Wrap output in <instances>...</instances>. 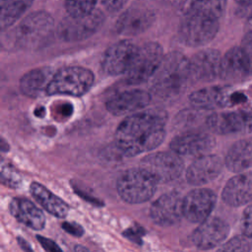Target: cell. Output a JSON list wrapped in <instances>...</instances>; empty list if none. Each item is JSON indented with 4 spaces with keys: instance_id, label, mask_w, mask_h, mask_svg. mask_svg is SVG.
Wrapping results in <instances>:
<instances>
[{
    "instance_id": "1",
    "label": "cell",
    "mask_w": 252,
    "mask_h": 252,
    "mask_svg": "<svg viewBox=\"0 0 252 252\" xmlns=\"http://www.w3.org/2000/svg\"><path fill=\"white\" fill-rule=\"evenodd\" d=\"M167 120V112L159 107L146 108L131 114L116 128L115 144L128 157L150 152L162 143Z\"/></svg>"
},
{
    "instance_id": "2",
    "label": "cell",
    "mask_w": 252,
    "mask_h": 252,
    "mask_svg": "<svg viewBox=\"0 0 252 252\" xmlns=\"http://www.w3.org/2000/svg\"><path fill=\"white\" fill-rule=\"evenodd\" d=\"M190 79L189 58L178 51L164 54L152 78V92L159 99H173L183 94Z\"/></svg>"
},
{
    "instance_id": "3",
    "label": "cell",
    "mask_w": 252,
    "mask_h": 252,
    "mask_svg": "<svg viewBox=\"0 0 252 252\" xmlns=\"http://www.w3.org/2000/svg\"><path fill=\"white\" fill-rule=\"evenodd\" d=\"M54 31V21L45 11L27 15L7 32V45L16 49L34 50L41 47Z\"/></svg>"
},
{
    "instance_id": "4",
    "label": "cell",
    "mask_w": 252,
    "mask_h": 252,
    "mask_svg": "<svg viewBox=\"0 0 252 252\" xmlns=\"http://www.w3.org/2000/svg\"><path fill=\"white\" fill-rule=\"evenodd\" d=\"M94 83V73L82 66L63 67L54 72L47 88L48 95L82 96Z\"/></svg>"
},
{
    "instance_id": "5",
    "label": "cell",
    "mask_w": 252,
    "mask_h": 252,
    "mask_svg": "<svg viewBox=\"0 0 252 252\" xmlns=\"http://www.w3.org/2000/svg\"><path fill=\"white\" fill-rule=\"evenodd\" d=\"M219 27L218 19L201 14L186 13L178 27V37L187 46H202L215 38Z\"/></svg>"
},
{
    "instance_id": "6",
    "label": "cell",
    "mask_w": 252,
    "mask_h": 252,
    "mask_svg": "<svg viewBox=\"0 0 252 252\" xmlns=\"http://www.w3.org/2000/svg\"><path fill=\"white\" fill-rule=\"evenodd\" d=\"M157 181L141 167L126 170L117 180V192L121 199L130 204L149 201L157 189Z\"/></svg>"
},
{
    "instance_id": "7",
    "label": "cell",
    "mask_w": 252,
    "mask_h": 252,
    "mask_svg": "<svg viewBox=\"0 0 252 252\" xmlns=\"http://www.w3.org/2000/svg\"><path fill=\"white\" fill-rule=\"evenodd\" d=\"M164 57L163 48L158 42L150 41L139 46L136 55L124 74L131 85H140L152 80Z\"/></svg>"
},
{
    "instance_id": "8",
    "label": "cell",
    "mask_w": 252,
    "mask_h": 252,
    "mask_svg": "<svg viewBox=\"0 0 252 252\" xmlns=\"http://www.w3.org/2000/svg\"><path fill=\"white\" fill-rule=\"evenodd\" d=\"M140 167L158 183H164L175 180L181 175L184 162L180 156L173 152H158L145 156L140 161Z\"/></svg>"
},
{
    "instance_id": "9",
    "label": "cell",
    "mask_w": 252,
    "mask_h": 252,
    "mask_svg": "<svg viewBox=\"0 0 252 252\" xmlns=\"http://www.w3.org/2000/svg\"><path fill=\"white\" fill-rule=\"evenodd\" d=\"M104 14L100 10H94L92 14L74 18L65 17L57 26V35L65 42L84 40L96 32L104 22Z\"/></svg>"
},
{
    "instance_id": "10",
    "label": "cell",
    "mask_w": 252,
    "mask_h": 252,
    "mask_svg": "<svg viewBox=\"0 0 252 252\" xmlns=\"http://www.w3.org/2000/svg\"><path fill=\"white\" fill-rule=\"evenodd\" d=\"M206 126L219 135L251 133L252 107L212 113L207 116Z\"/></svg>"
},
{
    "instance_id": "11",
    "label": "cell",
    "mask_w": 252,
    "mask_h": 252,
    "mask_svg": "<svg viewBox=\"0 0 252 252\" xmlns=\"http://www.w3.org/2000/svg\"><path fill=\"white\" fill-rule=\"evenodd\" d=\"M216 145L215 138L204 131L191 130L175 136L169 143L171 152L180 157H201L207 155Z\"/></svg>"
},
{
    "instance_id": "12",
    "label": "cell",
    "mask_w": 252,
    "mask_h": 252,
    "mask_svg": "<svg viewBox=\"0 0 252 252\" xmlns=\"http://www.w3.org/2000/svg\"><path fill=\"white\" fill-rule=\"evenodd\" d=\"M242 100L244 98H241V94H233L228 86L205 87L189 95V101L192 106L205 111L232 105Z\"/></svg>"
},
{
    "instance_id": "13",
    "label": "cell",
    "mask_w": 252,
    "mask_h": 252,
    "mask_svg": "<svg viewBox=\"0 0 252 252\" xmlns=\"http://www.w3.org/2000/svg\"><path fill=\"white\" fill-rule=\"evenodd\" d=\"M139 46L132 40L123 39L107 48L101 61L102 71L109 76L124 75L130 67Z\"/></svg>"
},
{
    "instance_id": "14",
    "label": "cell",
    "mask_w": 252,
    "mask_h": 252,
    "mask_svg": "<svg viewBox=\"0 0 252 252\" xmlns=\"http://www.w3.org/2000/svg\"><path fill=\"white\" fill-rule=\"evenodd\" d=\"M152 100V94L142 89L123 91L111 96L105 103L108 112L115 116L131 115L144 110Z\"/></svg>"
},
{
    "instance_id": "15",
    "label": "cell",
    "mask_w": 252,
    "mask_h": 252,
    "mask_svg": "<svg viewBox=\"0 0 252 252\" xmlns=\"http://www.w3.org/2000/svg\"><path fill=\"white\" fill-rule=\"evenodd\" d=\"M221 55L217 49H203L189 58L191 82H212L220 78Z\"/></svg>"
},
{
    "instance_id": "16",
    "label": "cell",
    "mask_w": 252,
    "mask_h": 252,
    "mask_svg": "<svg viewBox=\"0 0 252 252\" xmlns=\"http://www.w3.org/2000/svg\"><path fill=\"white\" fill-rule=\"evenodd\" d=\"M155 20L156 14L151 8L133 5L119 16L115 24V30L122 35H138L146 32Z\"/></svg>"
},
{
    "instance_id": "17",
    "label": "cell",
    "mask_w": 252,
    "mask_h": 252,
    "mask_svg": "<svg viewBox=\"0 0 252 252\" xmlns=\"http://www.w3.org/2000/svg\"><path fill=\"white\" fill-rule=\"evenodd\" d=\"M183 198L179 192L171 191L157 199L150 209L154 222L161 226L176 223L183 216Z\"/></svg>"
},
{
    "instance_id": "18",
    "label": "cell",
    "mask_w": 252,
    "mask_h": 252,
    "mask_svg": "<svg viewBox=\"0 0 252 252\" xmlns=\"http://www.w3.org/2000/svg\"><path fill=\"white\" fill-rule=\"evenodd\" d=\"M217 201L210 189H194L183 198V216L191 222L201 223L210 218Z\"/></svg>"
},
{
    "instance_id": "19",
    "label": "cell",
    "mask_w": 252,
    "mask_h": 252,
    "mask_svg": "<svg viewBox=\"0 0 252 252\" xmlns=\"http://www.w3.org/2000/svg\"><path fill=\"white\" fill-rule=\"evenodd\" d=\"M229 225L220 218H208L193 231L191 239L201 250H210L220 245L228 235Z\"/></svg>"
},
{
    "instance_id": "20",
    "label": "cell",
    "mask_w": 252,
    "mask_h": 252,
    "mask_svg": "<svg viewBox=\"0 0 252 252\" xmlns=\"http://www.w3.org/2000/svg\"><path fill=\"white\" fill-rule=\"evenodd\" d=\"M223 162L216 155H205L197 158L186 170L188 183L194 186L204 185L216 179L221 172Z\"/></svg>"
},
{
    "instance_id": "21",
    "label": "cell",
    "mask_w": 252,
    "mask_h": 252,
    "mask_svg": "<svg viewBox=\"0 0 252 252\" xmlns=\"http://www.w3.org/2000/svg\"><path fill=\"white\" fill-rule=\"evenodd\" d=\"M252 74L249 60L241 46L228 49L221 57L220 78L223 81H239Z\"/></svg>"
},
{
    "instance_id": "22",
    "label": "cell",
    "mask_w": 252,
    "mask_h": 252,
    "mask_svg": "<svg viewBox=\"0 0 252 252\" xmlns=\"http://www.w3.org/2000/svg\"><path fill=\"white\" fill-rule=\"evenodd\" d=\"M221 198L231 207H239L252 201V172H243L231 177L224 185Z\"/></svg>"
},
{
    "instance_id": "23",
    "label": "cell",
    "mask_w": 252,
    "mask_h": 252,
    "mask_svg": "<svg viewBox=\"0 0 252 252\" xmlns=\"http://www.w3.org/2000/svg\"><path fill=\"white\" fill-rule=\"evenodd\" d=\"M53 72L48 67L34 68L24 74L20 80L21 93L31 98L47 94V88L52 79Z\"/></svg>"
},
{
    "instance_id": "24",
    "label": "cell",
    "mask_w": 252,
    "mask_h": 252,
    "mask_svg": "<svg viewBox=\"0 0 252 252\" xmlns=\"http://www.w3.org/2000/svg\"><path fill=\"white\" fill-rule=\"evenodd\" d=\"M12 216L20 222L34 230L45 226V216L32 201L25 198H14L10 203Z\"/></svg>"
},
{
    "instance_id": "25",
    "label": "cell",
    "mask_w": 252,
    "mask_h": 252,
    "mask_svg": "<svg viewBox=\"0 0 252 252\" xmlns=\"http://www.w3.org/2000/svg\"><path fill=\"white\" fill-rule=\"evenodd\" d=\"M225 166L232 172H242L252 166V140L243 139L235 142L224 158Z\"/></svg>"
},
{
    "instance_id": "26",
    "label": "cell",
    "mask_w": 252,
    "mask_h": 252,
    "mask_svg": "<svg viewBox=\"0 0 252 252\" xmlns=\"http://www.w3.org/2000/svg\"><path fill=\"white\" fill-rule=\"evenodd\" d=\"M30 192L50 215L60 219H63L68 215L70 210L68 204L43 185L37 182H32L30 186Z\"/></svg>"
},
{
    "instance_id": "27",
    "label": "cell",
    "mask_w": 252,
    "mask_h": 252,
    "mask_svg": "<svg viewBox=\"0 0 252 252\" xmlns=\"http://www.w3.org/2000/svg\"><path fill=\"white\" fill-rule=\"evenodd\" d=\"M32 3L33 0H1V30H9L24 16Z\"/></svg>"
},
{
    "instance_id": "28",
    "label": "cell",
    "mask_w": 252,
    "mask_h": 252,
    "mask_svg": "<svg viewBox=\"0 0 252 252\" xmlns=\"http://www.w3.org/2000/svg\"><path fill=\"white\" fill-rule=\"evenodd\" d=\"M227 0H184L182 10L184 14L195 13L220 20L223 15Z\"/></svg>"
},
{
    "instance_id": "29",
    "label": "cell",
    "mask_w": 252,
    "mask_h": 252,
    "mask_svg": "<svg viewBox=\"0 0 252 252\" xmlns=\"http://www.w3.org/2000/svg\"><path fill=\"white\" fill-rule=\"evenodd\" d=\"M97 0H65L64 6L68 16L74 18L85 17L95 10Z\"/></svg>"
},
{
    "instance_id": "30",
    "label": "cell",
    "mask_w": 252,
    "mask_h": 252,
    "mask_svg": "<svg viewBox=\"0 0 252 252\" xmlns=\"http://www.w3.org/2000/svg\"><path fill=\"white\" fill-rule=\"evenodd\" d=\"M251 242L244 235H236L222 244L217 252H250Z\"/></svg>"
},
{
    "instance_id": "31",
    "label": "cell",
    "mask_w": 252,
    "mask_h": 252,
    "mask_svg": "<svg viewBox=\"0 0 252 252\" xmlns=\"http://www.w3.org/2000/svg\"><path fill=\"white\" fill-rule=\"evenodd\" d=\"M240 46L243 49L244 53L246 54L252 70V14L249 16L246 22L245 32Z\"/></svg>"
},
{
    "instance_id": "32",
    "label": "cell",
    "mask_w": 252,
    "mask_h": 252,
    "mask_svg": "<svg viewBox=\"0 0 252 252\" xmlns=\"http://www.w3.org/2000/svg\"><path fill=\"white\" fill-rule=\"evenodd\" d=\"M240 228L244 236L252 238V204H250L242 214Z\"/></svg>"
},
{
    "instance_id": "33",
    "label": "cell",
    "mask_w": 252,
    "mask_h": 252,
    "mask_svg": "<svg viewBox=\"0 0 252 252\" xmlns=\"http://www.w3.org/2000/svg\"><path fill=\"white\" fill-rule=\"evenodd\" d=\"M2 182L9 186V187H13V188H18L21 185V178L20 176L15 173L12 172L10 169H2Z\"/></svg>"
},
{
    "instance_id": "34",
    "label": "cell",
    "mask_w": 252,
    "mask_h": 252,
    "mask_svg": "<svg viewBox=\"0 0 252 252\" xmlns=\"http://www.w3.org/2000/svg\"><path fill=\"white\" fill-rule=\"evenodd\" d=\"M101 3L107 12L115 14L124 8L127 0H101Z\"/></svg>"
},
{
    "instance_id": "35",
    "label": "cell",
    "mask_w": 252,
    "mask_h": 252,
    "mask_svg": "<svg viewBox=\"0 0 252 252\" xmlns=\"http://www.w3.org/2000/svg\"><path fill=\"white\" fill-rule=\"evenodd\" d=\"M36 239L46 252H63L56 242L47 237H44L42 235H36Z\"/></svg>"
},
{
    "instance_id": "36",
    "label": "cell",
    "mask_w": 252,
    "mask_h": 252,
    "mask_svg": "<svg viewBox=\"0 0 252 252\" xmlns=\"http://www.w3.org/2000/svg\"><path fill=\"white\" fill-rule=\"evenodd\" d=\"M62 227L65 231H67L68 233L76 236V237H80L85 233L84 228L77 222H69V221H64L62 223Z\"/></svg>"
},
{
    "instance_id": "37",
    "label": "cell",
    "mask_w": 252,
    "mask_h": 252,
    "mask_svg": "<svg viewBox=\"0 0 252 252\" xmlns=\"http://www.w3.org/2000/svg\"><path fill=\"white\" fill-rule=\"evenodd\" d=\"M125 237L135 241L139 244L142 243V236H143V227H130L124 232Z\"/></svg>"
},
{
    "instance_id": "38",
    "label": "cell",
    "mask_w": 252,
    "mask_h": 252,
    "mask_svg": "<svg viewBox=\"0 0 252 252\" xmlns=\"http://www.w3.org/2000/svg\"><path fill=\"white\" fill-rule=\"evenodd\" d=\"M18 242L19 245L21 246V248L24 250V252H33L31 245L22 237H18Z\"/></svg>"
},
{
    "instance_id": "39",
    "label": "cell",
    "mask_w": 252,
    "mask_h": 252,
    "mask_svg": "<svg viewBox=\"0 0 252 252\" xmlns=\"http://www.w3.org/2000/svg\"><path fill=\"white\" fill-rule=\"evenodd\" d=\"M74 252H90L86 247L82 246V245H76Z\"/></svg>"
},
{
    "instance_id": "40",
    "label": "cell",
    "mask_w": 252,
    "mask_h": 252,
    "mask_svg": "<svg viewBox=\"0 0 252 252\" xmlns=\"http://www.w3.org/2000/svg\"><path fill=\"white\" fill-rule=\"evenodd\" d=\"M238 4L242 5V6H249L252 5V0H235Z\"/></svg>"
}]
</instances>
